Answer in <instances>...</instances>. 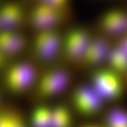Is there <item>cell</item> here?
I'll use <instances>...</instances> for the list:
<instances>
[{
	"instance_id": "9c48e42d",
	"label": "cell",
	"mask_w": 127,
	"mask_h": 127,
	"mask_svg": "<svg viewBox=\"0 0 127 127\" xmlns=\"http://www.w3.org/2000/svg\"><path fill=\"white\" fill-rule=\"evenodd\" d=\"M25 17L23 6L17 1H8L0 10V27L2 30H15Z\"/></svg>"
},
{
	"instance_id": "4fadbf2b",
	"label": "cell",
	"mask_w": 127,
	"mask_h": 127,
	"mask_svg": "<svg viewBox=\"0 0 127 127\" xmlns=\"http://www.w3.org/2000/svg\"><path fill=\"white\" fill-rule=\"evenodd\" d=\"M72 122V115L68 108L59 105L52 108L51 127H71Z\"/></svg>"
},
{
	"instance_id": "5b68a950",
	"label": "cell",
	"mask_w": 127,
	"mask_h": 127,
	"mask_svg": "<svg viewBox=\"0 0 127 127\" xmlns=\"http://www.w3.org/2000/svg\"><path fill=\"white\" fill-rule=\"evenodd\" d=\"M71 100L74 108L79 114L92 116L101 111L104 100L91 85L81 84L73 91Z\"/></svg>"
},
{
	"instance_id": "8fae6325",
	"label": "cell",
	"mask_w": 127,
	"mask_h": 127,
	"mask_svg": "<svg viewBox=\"0 0 127 127\" xmlns=\"http://www.w3.org/2000/svg\"><path fill=\"white\" fill-rule=\"evenodd\" d=\"M27 40L25 35L15 30H2L0 34V49L4 54L13 55L25 48Z\"/></svg>"
},
{
	"instance_id": "7a4b0ae2",
	"label": "cell",
	"mask_w": 127,
	"mask_h": 127,
	"mask_svg": "<svg viewBox=\"0 0 127 127\" xmlns=\"http://www.w3.org/2000/svg\"><path fill=\"white\" fill-rule=\"evenodd\" d=\"M36 79L35 68L31 63L20 61L7 69L5 75V84L9 91L18 94L26 91Z\"/></svg>"
},
{
	"instance_id": "ac0fdd59",
	"label": "cell",
	"mask_w": 127,
	"mask_h": 127,
	"mask_svg": "<svg viewBox=\"0 0 127 127\" xmlns=\"http://www.w3.org/2000/svg\"><path fill=\"white\" fill-rule=\"evenodd\" d=\"M116 47L127 55V34L121 36L120 40L118 42Z\"/></svg>"
},
{
	"instance_id": "8992f818",
	"label": "cell",
	"mask_w": 127,
	"mask_h": 127,
	"mask_svg": "<svg viewBox=\"0 0 127 127\" xmlns=\"http://www.w3.org/2000/svg\"><path fill=\"white\" fill-rule=\"evenodd\" d=\"M91 39L85 28L75 27L69 30L63 37V49L65 57L72 61L82 60Z\"/></svg>"
},
{
	"instance_id": "30bf717a",
	"label": "cell",
	"mask_w": 127,
	"mask_h": 127,
	"mask_svg": "<svg viewBox=\"0 0 127 127\" xmlns=\"http://www.w3.org/2000/svg\"><path fill=\"white\" fill-rule=\"evenodd\" d=\"M111 50L108 42L104 38H92L82 60L90 65L100 64L108 60Z\"/></svg>"
},
{
	"instance_id": "3957f363",
	"label": "cell",
	"mask_w": 127,
	"mask_h": 127,
	"mask_svg": "<svg viewBox=\"0 0 127 127\" xmlns=\"http://www.w3.org/2000/svg\"><path fill=\"white\" fill-rule=\"evenodd\" d=\"M70 79V74L67 69L52 68L41 75L37 83V93L44 98L55 96L67 88Z\"/></svg>"
},
{
	"instance_id": "2e32d148",
	"label": "cell",
	"mask_w": 127,
	"mask_h": 127,
	"mask_svg": "<svg viewBox=\"0 0 127 127\" xmlns=\"http://www.w3.org/2000/svg\"><path fill=\"white\" fill-rule=\"evenodd\" d=\"M0 127H27L26 123L17 112L11 111L2 112L0 117Z\"/></svg>"
},
{
	"instance_id": "52a82bcc",
	"label": "cell",
	"mask_w": 127,
	"mask_h": 127,
	"mask_svg": "<svg viewBox=\"0 0 127 127\" xmlns=\"http://www.w3.org/2000/svg\"><path fill=\"white\" fill-rule=\"evenodd\" d=\"M64 8L38 3L31 9L30 21L38 31L55 28L64 21Z\"/></svg>"
},
{
	"instance_id": "6da1fadb",
	"label": "cell",
	"mask_w": 127,
	"mask_h": 127,
	"mask_svg": "<svg viewBox=\"0 0 127 127\" xmlns=\"http://www.w3.org/2000/svg\"><path fill=\"white\" fill-rule=\"evenodd\" d=\"M91 85L104 100H117L124 93V85L118 73L111 68L100 69L94 72Z\"/></svg>"
},
{
	"instance_id": "5bb4252c",
	"label": "cell",
	"mask_w": 127,
	"mask_h": 127,
	"mask_svg": "<svg viewBox=\"0 0 127 127\" xmlns=\"http://www.w3.org/2000/svg\"><path fill=\"white\" fill-rule=\"evenodd\" d=\"M108 61L111 69L117 73L127 71V55L116 46L111 50Z\"/></svg>"
},
{
	"instance_id": "d6986e66",
	"label": "cell",
	"mask_w": 127,
	"mask_h": 127,
	"mask_svg": "<svg viewBox=\"0 0 127 127\" xmlns=\"http://www.w3.org/2000/svg\"><path fill=\"white\" fill-rule=\"evenodd\" d=\"M99 127V126H97V125H87V126H85V127Z\"/></svg>"
},
{
	"instance_id": "277c9868",
	"label": "cell",
	"mask_w": 127,
	"mask_h": 127,
	"mask_svg": "<svg viewBox=\"0 0 127 127\" xmlns=\"http://www.w3.org/2000/svg\"><path fill=\"white\" fill-rule=\"evenodd\" d=\"M63 38L56 28L38 31L33 40V49L38 58L50 60L63 48Z\"/></svg>"
},
{
	"instance_id": "ba28073f",
	"label": "cell",
	"mask_w": 127,
	"mask_h": 127,
	"mask_svg": "<svg viewBox=\"0 0 127 127\" xmlns=\"http://www.w3.org/2000/svg\"><path fill=\"white\" fill-rule=\"evenodd\" d=\"M99 25L107 34L121 35L127 34V12L119 9L108 11L100 19Z\"/></svg>"
},
{
	"instance_id": "7c38bea8",
	"label": "cell",
	"mask_w": 127,
	"mask_h": 127,
	"mask_svg": "<svg viewBox=\"0 0 127 127\" xmlns=\"http://www.w3.org/2000/svg\"><path fill=\"white\" fill-rule=\"evenodd\" d=\"M52 108L41 105L36 107L31 114L32 127H51Z\"/></svg>"
},
{
	"instance_id": "9a60e30c",
	"label": "cell",
	"mask_w": 127,
	"mask_h": 127,
	"mask_svg": "<svg viewBox=\"0 0 127 127\" xmlns=\"http://www.w3.org/2000/svg\"><path fill=\"white\" fill-rule=\"evenodd\" d=\"M105 127H127V110L115 108L107 112L105 118Z\"/></svg>"
},
{
	"instance_id": "e0dca14e",
	"label": "cell",
	"mask_w": 127,
	"mask_h": 127,
	"mask_svg": "<svg viewBox=\"0 0 127 127\" xmlns=\"http://www.w3.org/2000/svg\"><path fill=\"white\" fill-rule=\"evenodd\" d=\"M69 0H39V3L60 8H64Z\"/></svg>"
}]
</instances>
